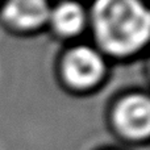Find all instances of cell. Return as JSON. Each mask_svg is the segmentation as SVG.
Returning a JSON list of instances; mask_svg holds the SVG:
<instances>
[{"mask_svg": "<svg viewBox=\"0 0 150 150\" xmlns=\"http://www.w3.org/2000/svg\"><path fill=\"white\" fill-rule=\"evenodd\" d=\"M3 16L16 28L32 30L49 20L50 8L42 0H15L4 5Z\"/></svg>", "mask_w": 150, "mask_h": 150, "instance_id": "4", "label": "cell"}, {"mask_svg": "<svg viewBox=\"0 0 150 150\" xmlns=\"http://www.w3.org/2000/svg\"><path fill=\"white\" fill-rule=\"evenodd\" d=\"M91 20L96 41L108 54H132L149 40V12L134 0L95 3L91 11Z\"/></svg>", "mask_w": 150, "mask_h": 150, "instance_id": "1", "label": "cell"}, {"mask_svg": "<svg viewBox=\"0 0 150 150\" xmlns=\"http://www.w3.org/2000/svg\"><path fill=\"white\" fill-rule=\"evenodd\" d=\"M50 23L57 33L65 37L78 34L86 24V12L79 4L62 3L50 11Z\"/></svg>", "mask_w": 150, "mask_h": 150, "instance_id": "5", "label": "cell"}, {"mask_svg": "<svg viewBox=\"0 0 150 150\" xmlns=\"http://www.w3.org/2000/svg\"><path fill=\"white\" fill-rule=\"evenodd\" d=\"M63 76L75 88H88L98 84L105 71L100 53L88 46H78L67 53L63 59Z\"/></svg>", "mask_w": 150, "mask_h": 150, "instance_id": "2", "label": "cell"}, {"mask_svg": "<svg viewBox=\"0 0 150 150\" xmlns=\"http://www.w3.org/2000/svg\"><path fill=\"white\" fill-rule=\"evenodd\" d=\"M115 125L122 136L133 140L148 137L150 129V105L146 96L130 95L115 108Z\"/></svg>", "mask_w": 150, "mask_h": 150, "instance_id": "3", "label": "cell"}]
</instances>
